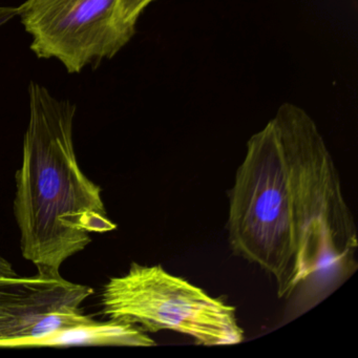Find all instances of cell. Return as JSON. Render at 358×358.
<instances>
[{"label":"cell","mask_w":358,"mask_h":358,"mask_svg":"<svg viewBox=\"0 0 358 358\" xmlns=\"http://www.w3.org/2000/svg\"><path fill=\"white\" fill-rule=\"evenodd\" d=\"M229 244L311 309L357 268V231L332 156L311 117L285 103L247 142L229 194Z\"/></svg>","instance_id":"1"},{"label":"cell","mask_w":358,"mask_h":358,"mask_svg":"<svg viewBox=\"0 0 358 358\" xmlns=\"http://www.w3.org/2000/svg\"><path fill=\"white\" fill-rule=\"evenodd\" d=\"M30 117L16 171L14 215L22 257L37 276L62 278V268L92 243V234L116 229L102 189L81 169L73 139L76 106L31 83Z\"/></svg>","instance_id":"2"},{"label":"cell","mask_w":358,"mask_h":358,"mask_svg":"<svg viewBox=\"0 0 358 358\" xmlns=\"http://www.w3.org/2000/svg\"><path fill=\"white\" fill-rule=\"evenodd\" d=\"M101 305L108 320L136 324L148 332L175 331L209 347L244 341L236 308L161 265L131 264L127 273L104 285Z\"/></svg>","instance_id":"3"},{"label":"cell","mask_w":358,"mask_h":358,"mask_svg":"<svg viewBox=\"0 0 358 358\" xmlns=\"http://www.w3.org/2000/svg\"><path fill=\"white\" fill-rule=\"evenodd\" d=\"M120 0H27L18 16L38 58H56L69 73L112 59L135 32L119 18Z\"/></svg>","instance_id":"4"},{"label":"cell","mask_w":358,"mask_h":358,"mask_svg":"<svg viewBox=\"0 0 358 358\" xmlns=\"http://www.w3.org/2000/svg\"><path fill=\"white\" fill-rule=\"evenodd\" d=\"M93 293V288L85 285L36 274L0 284V348H22L45 314L81 308Z\"/></svg>","instance_id":"5"},{"label":"cell","mask_w":358,"mask_h":358,"mask_svg":"<svg viewBox=\"0 0 358 358\" xmlns=\"http://www.w3.org/2000/svg\"><path fill=\"white\" fill-rule=\"evenodd\" d=\"M66 345H120V347H152L154 338L136 324L119 320L96 322L60 331L51 336L38 339L34 348L66 347Z\"/></svg>","instance_id":"6"},{"label":"cell","mask_w":358,"mask_h":358,"mask_svg":"<svg viewBox=\"0 0 358 358\" xmlns=\"http://www.w3.org/2000/svg\"><path fill=\"white\" fill-rule=\"evenodd\" d=\"M20 276L12 264L5 257H0V284L17 280Z\"/></svg>","instance_id":"7"},{"label":"cell","mask_w":358,"mask_h":358,"mask_svg":"<svg viewBox=\"0 0 358 358\" xmlns=\"http://www.w3.org/2000/svg\"><path fill=\"white\" fill-rule=\"evenodd\" d=\"M18 8L13 7H0V27L7 24L10 20H13L18 15Z\"/></svg>","instance_id":"8"}]
</instances>
